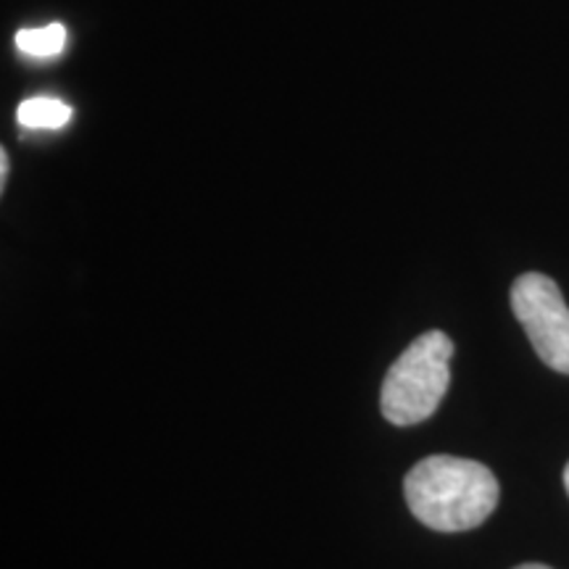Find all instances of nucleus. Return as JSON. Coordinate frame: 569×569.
<instances>
[{"label":"nucleus","mask_w":569,"mask_h":569,"mask_svg":"<svg viewBox=\"0 0 569 569\" xmlns=\"http://www.w3.org/2000/svg\"><path fill=\"white\" fill-rule=\"evenodd\" d=\"M407 503L419 522L438 532L478 528L498 507V480L486 465L459 457H427L403 480Z\"/></svg>","instance_id":"nucleus-1"},{"label":"nucleus","mask_w":569,"mask_h":569,"mask_svg":"<svg viewBox=\"0 0 569 569\" xmlns=\"http://www.w3.org/2000/svg\"><path fill=\"white\" fill-rule=\"evenodd\" d=\"M6 177H9V153L0 151V184H6Z\"/></svg>","instance_id":"nucleus-6"},{"label":"nucleus","mask_w":569,"mask_h":569,"mask_svg":"<svg viewBox=\"0 0 569 569\" xmlns=\"http://www.w3.org/2000/svg\"><path fill=\"white\" fill-rule=\"evenodd\" d=\"M511 309L528 332L538 359L569 375V309L559 284L540 272L517 277L511 284Z\"/></svg>","instance_id":"nucleus-3"},{"label":"nucleus","mask_w":569,"mask_h":569,"mask_svg":"<svg viewBox=\"0 0 569 569\" xmlns=\"http://www.w3.org/2000/svg\"><path fill=\"white\" fill-rule=\"evenodd\" d=\"M453 343L446 332L419 336L388 369L380 390V409L388 422L409 427L432 417L451 386Z\"/></svg>","instance_id":"nucleus-2"},{"label":"nucleus","mask_w":569,"mask_h":569,"mask_svg":"<svg viewBox=\"0 0 569 569\" xmlns=\"http://www.w3.org/2000/svg\"><path fill=\"white\" fill-rule=\"evenodd\" d=\"M515 569H551V567H546V565H522V567H515Z\"/></svg>","instance_id":"nucleus-7"},{"label":"nucleus","mask_w":569,"mask_h":569,"mask_svg":"<svg viewBox=\"0 0 569 569\" xmlns=\"http://www.w3.org/2000/svg\"><path fill=\"white\" fill-rule=\"evenodd\" d=\"M74 117L69 103L59 101V98H27L19 103L17 119L24 130H61Z\"/></svg>","instance_id":"nucleus-4"},{"label":"nucleus","mask_w":569,"mask_h":569,"mask_svg":"<svg viewBox=\"0 0 569 569\" xmlns=\"http://www.w3.org/2000/svg\"><path fill=\"white\" fill-rule=\"evenodd\" d=\"M565 488H567V493H569V465L565 469Z\"/></svg>","instance_id":"nucleus-8"},{"label":"nucleus","mask_w":569,"mask_h":569,"mask_svg":"<svg viewBox=\"0 0 569 569\" xmlns=\"http://www.w3.org/2000/svg\"><path fill=\"white\" fill-rule=\"evenodd\" d=\"M67 46V27L53 21L48 27H38V30H21L17 34V48L24 56H32V59H51V56H59Z\"/></svg>","instance_id":"nucleus-5"}]
</instances>
